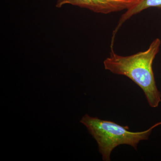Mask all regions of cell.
Returning <instances> with one entry per match:
<instances>
[{
	"label": "cell",
	"instance_id": "2",
	"mask_svg": "<svg viewBox=\"0 0 161 161\" xmlns=\"http://www.w3.org/2000/svg\"><path fill=\"white\" fill-rule=\"evenodd\" d=\"M80 122L88 130L98 145V150L104 161L111 160V154L115 147L128 145L135 150L141 141L149 139L153 128L140 132L129 131L128 126H123L114 122L104 120L86 114Z\"/></svg>",
	"mask_w": 161,
	"mask_h": 161
},
{
	"label": "cell",
	"instance_id": "3",
	"mask_svg": "<svg viewBox=\"0 0 161 161\" xmlns=\"http://www.w3.org/2000/svg\"><path fill=\"white\" fill-rule=\"evenodd\" d=\"M139 0H58L56 7L61 8L70 4L88 9L97 13L108 14L127 10L134 6Z\"/></svg>",
	"mask_w": 161,
	"mask_h": 161
},
{
	"label": "cell",
	"instance_id": "4",
	"mask_svg": "<svg viewBox=\"0 0 161 161\" xmlns=\"http://www.w3.org/2000/svg\"><path fill=\"white\" fill-rule=\"evenodd\" d=\"M151 7L161 8V0H139L134 6L126 10L125 12L122 15L117 26L113 32L112 42H114L115 35L126 21L130 19L133 16Z\"/></svg>",
	"mask_w": 161,
	"mask_h": 161
},
{
	"label": "cell",
	"instance_id": "1",
	"mask_svg": "<svg viewBox=\"0 0 161 161\" xmlns=\"http://www.w3.org/2000/svg\"><path fill=\"white\" fill-rule=\"evenodd\" d=\"M161 40L156 38L148 49L134 54L120 56L111 48L108 58L103 61L105 69L115 75L128 77L143 91L149 105L157 108L161 101L153 69V64L159 51Z\"/></svg>",
	"mask_w": 161,
	"mask_h": 161
}]
</instances>
